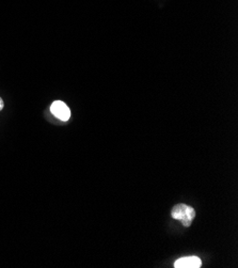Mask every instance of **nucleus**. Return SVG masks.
I'll return each instance as SVG.
<instances>
[{"instance_id":"obj_4","label":"nucleus","mask_w":238,"mask_h":268,"mask_svg":"<svg viewBox=\"0 0 238 268\" xmlns=\"http://www.w3.org/2000/svg\"><path fill=\"white\" fill-rule=\"evenodd\" d=\"M4 106H5V104H4V100H3V98H2V97H0V111H2V110L4 109Z\"/></svg>"},{"instance_id":"obj_3","label":"nucleus","mask_w":238,"mask_h":268,"mask_svg":"<svg viewBox=\"0 0 238 268\" xmlns=\"http://www.w3.org/2000/svg\"><path fill=\"white\" fill-rule=\"evenodd\" d=\"M202 261L198 256H185L174 263L175 268H200Z\"/></svg>"},{"instance_id":"obj_2","label":"nucleus","mask_w":238,"mask_h":268,"mask_svg":"<svg viewBox=\"0 0 238 268\" xmlns=\"http://www.w3.org/2000/svg\"><path fill=\"white\" fill-rule=\"evenodd\" d=\"M50 111L53 115L61 121H67L71 117V110L66 106L65 103L61 100H56L50 106Z\"/></svg>"},{"instance_id":"obj_1","label":"nucleus","mask_w":238,"mask_h":268,"mask_svg":"<svg viewBox=\"0 0 238 268\" xmlns=\"http://www.w3.org/2000/svg\"><path fill=\"white\" fill-rule=\"evenodd\" d=\"M173 219L180 220L184 226H190L195 217V211L193 208L186 204H177L171 211Z\"/></svg>"}]
</instances>
